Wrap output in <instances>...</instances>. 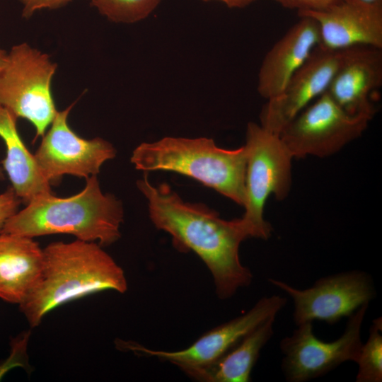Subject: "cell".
Listing matches in <instances>:
<instances>
[{"label":"cell","instance_id":"obj_21","mask_svg":"<svg viewBox=\"0 0 382 382\" xmlns=\"http://www.w3.org/2000/svg\"><path fill=\"white\" fill-rule=\"evenodd\" d=\"M21 203L11 187L0 193V233L6 221L18 211Z\"/></svg>","mask_w":382,"mask_h":382},{"label":"cell","instance_id":"obj_7","mask_svg":"<svg viewBox=\"0 0 382 382\" xmlns=\"http://www.w3.org/2000/svg\"><path fill=\"white\" fill-rule=\"evenodd\" d=\"M369 305L348 317L342 335L332 342L318 339L313 323L297 325L291 335L281 340L282 369L289 382H305L320 377L341 364L357 363L362 346L361 330Z\"/></svg>","mask_w":382,"mask_h":382},{"label":"cell","instance_id":"obj_25","mask_svg":"<svg viewBox=\"0 0 382 382\" xmlns=\"http://www.w3.org/2000/svg\"><path fill=\"white\" fill-rule=\"evenodd\" d=\"M7 53L0 47V70L6 61Z\"/></svg>","mask_w":382,"mask_h":382},{"label":"cell","instance_id":"obj_1","mask_svg":"<svg viewBox=\"0 0 382 382\" xmlns=\"http://www.w3.org/2000/svg\"><path fill=\"white\" fill-rule=\"evenodd\" d=\"M137 186L155 227L168 233L179 251H193L204 262L219 298L229 299L251 283L253 274L239 258L240 244L250 238L241 218L225 220L204 204L185 202L169 185L152 184L146 172Z\"/></svg>","mask_w":382,"mask_h":382},{"label":"cell","instance_id":"obj_12","mask_svg":"<svg viewBox=\"0 0 382 382\" xmlns=\"http://www.w3.org/2000/svg\"><path fill=\"white\" fill-rule=\"evenodd\" d=\"M348 49L332 50L318 45L284 91L267 100L260 113V125L279 135L301 111L327 91Z\"/></svg>","mask_w":382,"mask_h":382},{"label":"cell","instance_id":"obj_26","mask_svg":"<svg viewBox=\"0 0 382 382\" xmlns=\"http://www.w3.org/2000/svg\"><path fill=\"white\" fill-rule=\"evenodd\" d=\"M6 178V173L3 168L1 161H0V183L3 182Z\"/></svg>","mask_w":382,"mask_h":382},{"label":"cell","instance_id":"obj_8","mask_svg":"<svg viewBox=\"0 0 382 382\" xmlns=\"http://www.w3.org/2000/svg\"><path fill=\"white\" fill-rule=\"evenodd\" d=\"M371 120L345 112L325 92L279 134L293 158L330 156L360 137Z\"/></svg>","mask_w":382,"mask_h":382},{"label":"cell","instance_id":"obj_19","mask_svg":"<svg viewBox=\"0 0 382 382\" xmlns=\"http://www.w3.org/2000/svg\"><path fill=\"white\" fill-rule=\"evenodd\" d=\"M357 364V382L382 381V318H375L366 342L362 344Z\"/></svg>","mask_w":382,"mask_h":382},{"label":"cell","instance_id":"obj_13","mask_svg":"<svg viewBox=\"0 0 382 382\" xmlns=\"http://www.w3.org/2000/svg\"><path fill=\"white\" fill-rule=\"evenodd\" d=\"M299 16L318 25L320 45L332 50L354 47L382 49V2L337 0L319 11H300Z\"/></svg>","mask_w":382,"mask_h":382},{"label":"cell","instance_id":"obj_22","mask_svg":"<svg viewBox=\"0 0 382 382\" xmlns=\"http://www.w3.org/2000/svg\"><path fill=\"white\" fill-rule=\"evenodd\" d=\"M23 5L22 16L30 18L42 9H57L64 6L73 0H19Z\"/></svg>","mask_w":382,"mask_h":382},{"label":"cell","instance_id":"obj_10","mask_svg":"<svg viewBox=\"0 0 382 382\" xmlns=\"http://www.w3.org/2000/svg\"><path fill=\"white\" fill-rule=\"evenodd\" d=\"M74 104L57 111L34 154L41 174L50 184L65 175L85 178L97 175L103 163L116 156L107 140L82 138L69 127L68 115Z\"/></svg>","mask_w":382,"mask_h":382},{"label":"cell","instance_id":"obj_16","mask_svg":"<svg viewBox=\"0 0 382 382\" xmlns=\"http://www.w3.org/2000/svg\"><path fill=\"white\" fill-rule=\"evenodd\" d=\"M44 251L33 238L0 233V299L21 305L37 285Z\"/></svg>","mask_w":382,"mask_h":382},{"label":"cell","instance_id":"obj_14","mask_svg":"<svg viewBox=\"0 0 382 382\" xmlns=\"http://www.w3.org/2000/svg\"><path fill=\"white\" fill-rule=\"evenodd\" d=\"M382 49L354 47L347 50L327 93L347 114L373 118L374 93L382 85Z\"/></svg>","mask_w":382,"mask_h":382},{"label":"cell","instance_id":"obj_15","mask_svg":"<svg viewBox=\"0 0 382 382\" xmlns=\"http://www.w3.org/2000/svg\"><path fill=\"white\" fill-rule=\"evenodd\" d=\"M268 51L257 78L259 94L269 100L278 96L296 71L320 44L319 27L311 17L300 16Z\"/></svg>","mask_w":382,"mask_h":382},{"label":"cell","instance_id":"obj_27","mask_svg":"<svg viewBox=\"0 0 382 382\" xmlns=\"http://www.w3.org/2000/svg\"><path fill=\"white\" fill-rule=\"evenodd\" d=\"M366 2L369 3H378V2H382V0H362Z\"/></svg>","mask_w":382,"mask_h":382},{"label":"cell","instance_id":"obj_9","mask_svg":"<svg viewBox=\"0 0 382 382\" xmlns=\"http://www.w3.org/2000/svg\"><path fill=\"white\" fill-rule=\"evenodd\" d=\"M269 282L293 300L295 324L320 320L335 324L349 317L376 296L372 278L363 271H349L321 277L311 287L299 289L270 278Z\"/></svg>","mask_w":382,"mask_h":382},{"label":"cell","instance_id":"obj_17","mask_svg":"<svg viewBox=\"0 0 382 382\" xmlns=\"http://www.w3.org/2000/svg\"><path fill=\"white\" fill-rule=\"evenodd\" d=\"M18 117L0 105V138L6 147L1 161L11 187L21 202L52 193L51 184L41 174L33 154L23 142L17 128Z\"/></svg>","mask_w":382,"mask_h":382},{"label":"cell","instance_id":"obj_2","mask_svg":"<svg viewBox=\"0 0 382 382\" xmlns=\"http://www.w3.org/2000/svg\"><path fill=\"white\" fill-rule=\"evenodd\" d=\"M43 251L40 279L19 305L33 328L51 310L69 301L103 290L124 293L127 289L123 270L98 243L57 241Z\"/></svg>","mask_w":382,"mask_h":382},{"label":"cell","instance_id":"obj_23","mask_svg":"<svg viewBox=\"0 0 382 382\" xmlns=\"http://www.w3.org/2000/svg\"><path fill=\"white\" fill-rule=\"evenodd\" d=\"M282 6L300 11L323 10L337 0H275Z\"/></svg>","mask_w":382,"mask_h":382},{"label":"cell","instance_id":"obj_18","mask_svg":"<svg viewBox=\"0 0 382 382\" xmlns=\"http://www.w3.org/2000/svg\"><path fill=\"white\" fill-rule=\"evenodd\" d=\"M271 318L243 337L222 357L190 376L208 382H248L260 351L274 334Z\"/></svg>","mask_w":382,"mask_h":382},{"label":"cell","instance_id":"obj_6","mask_svg":"<svg viewBox=\"0 0 382 382\" xmlns=\"http://www.w3.org/2000/svg\"><path fill=\"white\" fill-rule=\"evenodd\" d=\"M57 64L26 42L13 46L0 70V105L30 122L42 137L57 110L51 90Z\"/></svg>","mask_w":382,"mask_h":382},{"label":"cell","instance_id":"obj_3","mask_svg":"<svg viewBox=\"0 0 382 382\" xmlns=\"http://www.w3.org/2000/svg\"><path fill=\"white\" fill-rule=\"evenodd\" d=\"M123 219L122 202L103 193L97 175H91L77 194L58 197L50 193L33 199L6 221L1 233L33 238L66 233L103 247L120 238Z\"/></svg>","mask_w":382,"mask_h":382},{"label":"cell","instance_id":"obj_24","mask_svg":"<svg viewBox=\"0 0 382 382\" xmlns=\"http://www.w3.org/2000/svg\"><path fill=\"white\" fill-rule=\"evenodd\" d=\"M204 1H209L213 0H202ZM215 1H219L224 4H226L229 8H244L253 2H254L256 0H215Z\"/></svg>","mask_w":382,"mask_h":382},{"label":"cell","instance_id":"obj_4","mask_svg":"<svg viewBox=\"0 0 382 382\" xmlns=\"http://www.w3.org/2000/svg\"><path fill=\"white\" fill-rule=\"evenodd\" d=\"M130 160L137 170L170 171L188 176L238 205L245 204L247 153L244 145L225 149L210 138L166 137L140 144Z\"/></svg>","mask_w":382,"mask_h":382},{"label":"cell","instance_id":"obj_5","mask_svg":"<svg viewBox=\"0 0 382 382\" xmlns=\"http://www.w3.org/2000/svg\"><path fill=\"white\" fill-rule=\"evenodd\" d=\"M247 160L245 212L241 218L250 238L268 239L272 226L263 217L267 199H285L291 185V160L279 134L249 122L246 129Z\"/></svg>","mask_w":382,"mask_h":382},{"label":"cell","instance_id":"obj_20","mask_svg":"<svg viewBox=\"0 0 382 382\" xmlns=\"http://www.w3.org/2000/svg\"><path fill=\"white\" fill-rule=\"evenodd\" d=\"M163 0H89L91 4L109 21L134 23L150 16Z\"/></svg>","mask_w":382,"mask_h":382},{"label":"cell","instance_id":"obj_11","mask_svg":"<svg viewBox=\"0 0 382 382\" xmlns=\"http://www.w3.org/2000/svg\"><path fill=\"white\" fill-rule=\"evenodd\" d=\"M286 301L278 295L262 297L245 313L210 330L183 350H153L130 342H121L120 346L169 361L190 376L213 364L260 324L276 318Z\"/></svg>","mask_w":382,"mask_h":382}]
</instances>
